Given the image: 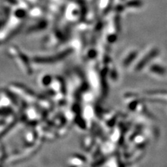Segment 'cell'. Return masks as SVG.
<instances>
[{"instance_id":"obj_1","label":"cell","mask_w":167,"mask_h":167,"mask_svg":"<svg viewBox=\"0 0 167 167\" xmlns=\"http://www.w3.org/2000/svg\"><path fill=\"white\" fill-rule=\"evenodd\" d=\"M158 50H153V51L150 52L148 53V54L145 56L144 58H143L141 59V62H140L137 65V69L138 70H141V68H143V66H146V65L149 62L150 60L153 59V58L155 57L158 54Z\"/></svg>"},{"instance_id":"obj_2","label":"cell","mask_w":167,"mask_h":167,"mask_svg":"<svg viewBox=\"0 0 167 167\" xmlns=\"http://www.w3.org/2000/svg\"><path fill=\"white\" fill-rule=\"evenodd\" d=\"M150 70H151V71H153V73H157V74L163 75L165 73L164 68L163 67L159 66V65H153V66H152L151 68H150Z\"/></svg>"},{"instance_id":"obj_3","label":"cell","mask_w":167,"mask_h":167,"mask_svg":"<svg viewBox=\"0 0 167 167\" xmlns=\"http://www.w3.org/2000/svg\"><path fill=\"white\" fill-rule=\"evenodd\" d=\"M128 6L129 7H141L143 4L142 1L141 0H132V1H130L129 2H128Z\"/></svg>"}]
</instances>
